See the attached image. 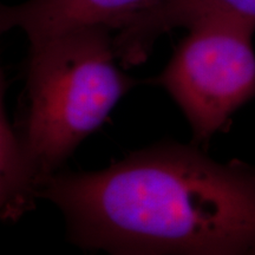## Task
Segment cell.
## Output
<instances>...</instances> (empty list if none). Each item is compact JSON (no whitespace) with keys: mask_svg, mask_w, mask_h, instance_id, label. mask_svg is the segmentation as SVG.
Listing matches in <instances>:
<instances>
[{"mask_svg":"<svg viewBox=\"0 0 255 255\" xmlns=\"http://www.w3.org/2000/svg\"><path fill=\"white\" fill-rule=\"evenodd\" d=\"M38 196L62 210L69 240L111 254H255V168L193 145L142 149L91 173H56Z\"/></svg>","mask_w":255,"mask_h":255,"instance_id":"1","label":"cell"},{"mask_svg":"<svg viewBox=\"0 0 255 255\" xmlns=\"http://www.w3.org/2000/svg\"><path fill=\"white\" fill-rule=\"evenodd\" d=\"M119 64L107 27H79L30 44L15 127L40 186L138 83Z\"/></svg>","mask_w":255,"mask_h":255,"instance_id":"2","label":"cell"},{"mask_svg":"<svg viewBox=\"0 0 255 255\" xmlns=\"http://www.w3.org/2000/svg\"><path fill=\"white\" fill-rule=\"evenodd\" d=\"M163 72L154 79L183 111L199 144L227 128L255 97V21L210 14L187 27Z\"/></svg>","mask_w":255,"mask_h":255,"instance_id":"3","label":"cell"},{"mask_svg":"<svg viewBox=\"0 0 255 255\" xmlns=\"http://www.w3.org/2000/svg\"><path fill=\"white\" fill-rule=\"evenodd\" d=\"M158 0H26L2 5L0 30L18 28L30 44L75 28L102 26L115 32Z\"/></svg>","mask_w":255,"mask_h":255,"instance_id":"4","label":"cell"},{"mask_svg":"<svg viewBox=\"0 0 255 255\" xmlns=\"http://www.w3.org/2000/svg\"><path fill=\"white\" fill-rule=\"evenodd\" d=\"M226 14L255 21V0H158L114 32V47L123 68L144 63L156 41L175 28H187L197 19Z\"/></svg>","mask_w":255,"mask_h":255,"instance_id":"5","label":"cell"},{"mask_svg":"<svg viewBox=\"0 0 255 255\" xmlns=\"http://www.w3.org/2000/svg\"><path fill=\"white\" fill-rule=\"evenodd\" d=\"M1 181L0 207L4 221L15 222L33 209L39 190V177L33 159L19 133L9 122L1 101Z\"/></svg>","mask_w":255,"mask_h":255,"instance_id":"6","label":"cell"}]
</instances>
